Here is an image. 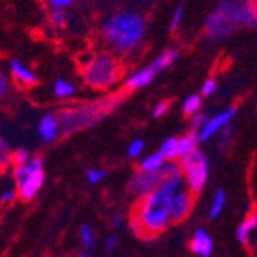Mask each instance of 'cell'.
<instances>
[{
  "label": "cell",
  "instance_id": "1",
  "mask_svg": "<svg viewBox=\"0 0 257 257\" xmlns=\"http://www.w3.org/2000/svg\"><path fill=\"white\" fill-rule=\"evenodd\" d=\"M185 185H187V182H185L184 173L166 176L162 184L155 189L153 193L141 198V202H139L132 219L133 230L137 232L141 237H146L148 241L155 239V236L162 234L173 223L171 219L173 196L180 189H185Z\"/></svg>",
  "mask_w": 257,
  "mask_h": 257
},
{
  "label": "cell",
  "instance_id": "2",
  "mask_svg": "<svg viewBox=\"0 0 257 257\" xmlns=\"http://www.w3.org/2000/svg\"><path fill=\"white\" fill-rule=\"evenodd\" d=\"M101 38L117 56L135 54L146 40V18L133 9L115 11L101 24Z\"/></svg>",
  "mask_w": 257,
  "mask_h": 257
},
{
  "label": "cell",
  "instance_id": "3",
  "mask_svg": "<svg viewBox=\"0 0 257 257\" xmlns=\"http://www.w3.org/2000/svg\"><path fill=\"white\" fill-rule=\"evenodd\" d=\"M241 27H257V6L252 0H219L205 20V33L214 40L227 38Z\"/></svg>",
  "mask_w": 257,
  "mask_h": 257
},
{
  "label": "cell",
  "instance_id": "4",
  "mask_svg": "<svg viewBox=\"0 0 257 257\" xmlns=\"http://www.w3.org/2000/svg\"><path fill=\"white\" fill-rule=\"evenodd\" d=\"M122 103H124V94L115 92V94L106 95V97L99 99V101L65 108V110H61L58 113L61 122V133L69 135V133H76L79 130L90 128L95 122L103 120L110 111L117 110Z\"/></svg>",
  "mask_w": 257,
  "mask_h": 257
},
{
  "label": "cell",
  "instance_id": "5",
  "mask_svg": "<svg viewBox=\"0 0 257 257\" xmlns=\"http://www.w3.org/2000/svg\"><path fill=\"white\" fill-rule=\"evenodd\" d=\"M83 81L94 90H110L119 81L122 67L115 52H97L92 54L88 63L83 65Z\"/></svg>",
  "mask_w": 257,
  "mask_h": 257
},
{
  "label": "cell",
  "instance_id": "6",
  "mask_svg": "<svg viewBox=\"0 0 257 257\" xmlns=\"http://www.w3.org/2000/svg\"><path fill=\"white\" fill-rule=\"evenodd\" d=\"M13 178L18 185V194L22 202H31L40 193L45 182L42 157H31L27 162L13 166Z\"/></svg>",
  "mask_w": 257,
  "mask_h": 257
},
{
  "label": "cell",
  "instance_id": "7",
  "mask_svg": "<svg viewBox=\"0 0 257 257\" xmlns=\"http://www.w3.org/2000/svg\"><path fill=\"white\" fill-rule=\"evenodd\" d=\"M178 56H180L178 49H167V51H164L162 54L157 56L150 65H146V67H142V69L130 74V77L124 83V88L126 90H139V88L148 86L164 69H167L169 65L175 63V61L178 60Z\"/></svg>",
  "mask_w": 257,
  "mask_h": 257
},
{
  "label": "cell",
  "instance_id": "8",
  "mask_svg": "<svg viewBox=\"0 0 257 257\" xmlns=\"http://www.w3.org/2000/svg\"><path fill=\"white\" fill-rule=\"evenodd\" d=\"M180 164L182 173H184L185 182H187V187L194 194H198L205 187L207 180H209V160H207V155L202 150H196L193 153L182 157Z\"/></svg>",
  "mask_w": 257,
  "mask_h": 257
},
{
  "label": "cell",
  "instance_id": "9",
  "mask_svg": "<svg viewBox=\"0 0 257 257\" xmlns=\"http://www.w3.org/2000/svg\"><path fill=\"white\" fill-rule=\"evenodd\" d=\"M164 178H166V176H164L162 171H141V169H139V171L130 178L128 193L141 200V198L153 193L155 189L164 182Z\"/></svg>",
  "mask_w": 257,
  "mask_h": 257
},
{
  "label": "cell",
  "instance_id": "10",
  "mask_svg": "<svg viewBox=\"0 0 257 257\" xmlns=\"http://www.w3.org/2000/svg\"><path fill=\"white\" fill-rule=\"evenodd\" d=\"M234 115H236V108H227V110H223V111H219V113H216V115L209 117L207 124L198 132L200 142H207L212 137H216L225 126L230 124Z\"/></svg>",
  "mask_w": 257,
  "mask_h": 257
},
{
  "label": "cell",
  "instance_id": "11",
  "mask_svg": "<svg viewBox=\"0 0 257 257\" xmlns=\"http://www.w3.org/2000/svg\"><path fill=\"white\" fill-rule=\"evenodd\" d=\"M194 203V193L191 189H180L178 193L173 196L171 202V219L173 223H180L191 214Z\"/></svg>",
  "mask_w": 257,
  "mask_h": 257
},
{
  "label": "cell",
  "instance_id": "12",
  "mask_svg": "<svg viewBox=\"0 0 257 257\" xmlns=\"http://www.w3.org/2000/svg\"><path fill=\"white\" fill-rule=\"evenodd\" d=\"M36 133H38L40 141L43 144H51L56 139L60 137L61 133V122H60V115L56 113H45L42 119L38 120V126H36Z\"/></svg>",
  "mask_w": 257,
  "mask_h": 257
},
{
  "label": "cell",
  "instance_id": "13",
  "mask_svg": "<svg viewBox=\"0 0 257 257\" xmlns=\"http://www.w3.org/2000/svg\"><path fill=\"white\" fill-rule=\"evenodd\" d=\"M9 72H11V77L20 86H35L36 81H38L36 74L29 67L22 65L18 60H9Z\"/></svg>",
  "mask_w": 257,
  "mask_h": 257
},
{
  "label": "cell",
  "instance_id": "14",
  "mask_svg": "<svg viewBox=\"0 0 257 257\" xmlns=\"http://www.w3.org/2000/svg\"><path fill=\"white\" fill-rule=\"evenodd\" d=\"M191 250L200 257H209L214 250V241L209 236V232L203 230V228H198L193 234V239H191Z\"/></svg>",
  "mask_w": 257,
  "mask_h": 257
},
{
  "label": "cell",
  "instance_id": "15",
  "mask_svg": "<svg viewBox=\"0 0 257 257\" xmlns=\"http://www.w3.org/2000/svg\"><path fill=\"white\" fill-rule=\"evenodd\" d=\"M79 243H81V252H79V255L86 257L95 252L94 228H92V225H88V223H83L81 227H79Z\"/></svg>",
  "mask_w": 257,
  "mask_h": 257
},
{
  "label": "cell",
  "instance_id": "16",
  "mask_svg": "<svg viewBox=\"0 0 257 257\" xmlns=\"http://www.w3.org/2000/svg\"><path fill=\"white\" fill-rule=\"evenodd\" d=\"M253 230H257V212H250V214L244 218V221L237 227V230H236L237 241H239L241 244H248L250 234H252Z\"/></svg>",
  "mask_w": 257,
  "mask_h": 257
},
{
  "label": "cell",
  "instance_id": "17",
  "mask_svg": "<svg viewBox=\"0 0 257 257\" xmlns=\"http://www.w3.org/2000/svg\"><path fill=\"white\" fill-rule=\"evenodd\" d=\"M166 157H164L162 151H155V153H150L146 155L144 159L139 162V169L141 171H160L164 167V164H166Z\"/></svg>",
  "mask_w": 257,
  "mask_h": 257
},
{
  "label": "cell",
  "instance_id": "18",
  "mask_svg": "<svg viewBox=\"0 0 257 257\" xmlns=\"http://www.w3.org/2000/svg\"><path fill=\"white\" fill-rule=\"evenodd\" d=\"M160 151L164 153L167 160H178L180 155V137H167L160 144Z\"/></svg>",
  "mask_w": 257,
  "mask_h": 257
},
{
  "label": "cell",
  "instance_id": "19",
  "mask_svg": "<svg viewBox=\"0 0 257 257\" xmlns=\"http://www.w3.org/2000/svg\"><path fill=\"white\" fill-rule=\"evenodd\" d=\"M52 94H54L56 99H60V101L70 99L76 94V85L67 81V79H56L54 85H52Z\"/></svg>",
  "mask_w": 257,
  "mask_h": 257
},
{
  "label": "cell",
  "instance_id": "20",
  "mask_svg": "<svg viewBox=\"0 0 257 257\" xmlns=\"http://www.w3.org/2000/svg\"><path fill=\"white\" fill-rule=\"evenodd\" d=\"M198 144H202V142H200V137H198V132L191 130L189 133H185L184 137H180V155H182V157H185V155L196 151ZM182 157H180V159H182Z\"/></svg>",
  "mask_w": 257,
  "mask_h": 257
},
{
  "label": "cell",
  "instance_id": "21",
  "mask_svg": "<svg viewBox=\"0 0 257 257\" xmlns=\"http://www.w3.org/2000/svg\"><path fill=\"white\" fill-rule=\"evenodd\" d=\"M225 203H227V194L223 189H218L212 196V202H210V209H209V218L210 219H218L221 216L223 209H225Z\"/></svg>",
  "mask_w": 257,
  "mask_h": 257
},
{
  "label": "cell",
  "instance_id": "22",
  "mask_svg": "<svg viewBox=\"0 0 257 257\" xmlns=\"http://www.w3.org/2000/svg\"><path fill=\"white\" fill-rule=\"evenodd\" d=\"M47 18H49V24H51L54 29H63V27L67 26V22H69L65 8H49Z\"/></svg>",
  "mask_w": 257,
  "mask_h": 257
},
{
  "label": "cell",
  "instance_id": "23",
  "mask_svg": "<svg viewBox=\"0 0 257 257\" xmlns=\"http://www.w3.org/2000/svg\"><path fill=\"white\" fill-rule=\"evenodd\" d=\"M202 94H191L184 99V104H182V111H184L187 117H193L196 111L202 110Z\"/></svg>",
  "mask_w": 257,
  "mask_h": 257
},
{
  "label": "cell",
  "instance_id": "24",
  "mask_svg": "<svg viewBox=\"0 0 257 257\" xmlns=\"http://www.w3.org/2000/svg\"><path fill=\"white\" fill-rule=\"evenodd\" d=\"M17 198H20V194H18V185L15 182V178L9 182H4L2 184V193H0L2 203H13Z\"/></svg>",
  "mask_w": 257,
  "mask_h": 257
},
{
  "label": "cell",
  "instance_id": "25",
  "mask_svg": "<svg viewBox=\"0 0 257 257\" xmlns=\"http://www.w3.org/2000/svg\"><path fill=\"white\" fill-rule=\"evenodd\" d=\"M9 164H13V151H11V146L6 139H0V166H2V171L8 169Z\"/></svg>",
  "mask_w": 257,
  "mask_h": 257
},
{
  "label": "cell",
  "instance_id": "26",
  "mask_svg": "<svg viewBox=\"0 0 257 257\" xmlns=\"http://www.w3.org/2000/svg\"><path fill=\"white\" fill-rule=\"evenodd\" d=\"M230 142H232V128L230 124H227L216 135V146H218V150H227L230 146Z\"/></svg>",
  "mask_w": 257,
  "mask_h": 257
},
{
  "label": "cell",
  "instance_id": "27",
  "mask_svg": "<svg viewBox=\"0 0 257 257\" xmlns=\"http://www.w3.org/2000/svg\"><path fill=\"white\" fill-rule=\"evenodd\" d=\"M184 15H185V6L184 4L176 6L175 13H173L171 20H169V29H171V33H175V31L180 27L182 20H184Z\"/></svg>",
  "mask_w": 257,
  "mask_h": 257
},
{
  "label": "cell",
  "instance_id": "28",
  "mask_svg": "<svg viewBox=\"0 0 257 257\" xmlns=\"http://www.w3.org/2000/svg\"><path fill=\"white\" fill-rule=\"evenodd\" d=\"M209 113H205V111H196L193 117H191V130H194V132H200V130L203 128V126L207 124V120H209Z\"/></svg>",
  "mask_w": 257,
  "mask_h": 257
},
{
  "label": "cell",
  "instance_id": "29",
  "mask_svg": "<svg viewBox=\"0 0 257 257\" xmlns=\"http://www.w3.org/2000/svg\"><path fill=\"white\" fill-rule=\"evenodd\" d=\"M108 173L104 169H86V182L90 185H97L106 178Z\"/></svg>",
  "mask_w": 257,
  "mask_h": 257
},
{
  "label": "cell",
  "instance_id": "30",
  "mask_svg": "<svg viewBox=\"0 0 257 257\" xmlns=\"http://www.w3.org/2000/svg\"><path fill=\"white\" fill-rule=\"evenodd\" d=\"M142 151H144V141L142 139H135L128 146V157L130 159H139L142 155Z\"/></svg>",
  "mask_w": 257,
  "mask_h": 257
},
{
  "label": "cell",
  "instance_id": "31",
  "mask_svg": "<svg viewBox=\"0 0 257 257\" xmlns=\"http://www.w3.org/2000/svg\"><path fill=\"white\" fill-rule=\"evenodd\" d=\"M31 157H33V155H31L29 150H26V148H18V150L13 151V166H17V164L27 162V160H29Z\"/></svg>",
  "mask_w": 257,
  "mask_h": 257
},
{
  "label": "cell",
  "instance_id": "32",
  "mask_svg": "<svg viewBox=\"0 0 257 257\" xmlns=\"http://www.w3.org/2000/svg\"><path fill=\"white\" fill-rule=\"evenodd\" d=\"M216 88H218V83H216V79H207V81H203L202 85V90H200V94L205 95V97H209V95H212L216 92Z\"/></svg>",
  "mask_w": 257,
  "mask_h": 257
},
{
  "label": "cell",
  "instance_id": "33",
  "mask_svg": "<svg viewBox=\"0 0 257 257\" xmlns=\"http://www.w3.org/2000/svg\"><path fill=\"white\" fill-rule=\"evenodd\" d=\"M167 110H169V103H167V101H160V103L155 104V108H153V117H155V119H160V117L166 115Z\"/></svg>",
  "mask_w": 257,
  "mask_h": 257
},
{
  "label": "cell",
  "instance_id": "34",
  "mask_svg": "<svg viewBox=\"0 0 257 257\" xmlns=\"http://www.w3.org/2000/svg\"><path fill=\"white\" fill-rule=\"evenodd\" d=\"M45 4L49 6V8H70V6L76 2V0H43Z\"/></svg>",
  "mask_w": 257,
  "mask_h": 257
},
{
  "label": "cell",
  "instance_id": "35",
  "mask_svg": "<svg viewBox=\"0 0 257 257\" xmlns=\"http://www.w3.org/2000/svg\"><path fill=\"white\" fill-rule=\"evenodd\" d=\"M117 243H119V239H117L115 234H111V236L106 237V241H104V248L108 250V252H111V250H115Z\"/></svg>",
  "mask_w": 257,
  "mask_h": 257
},
{
  "label": "cell",
  "instance_id": "36",
  "mask_svg": "<svg viewBox=\"0 0 257 257\" xmlns=\"http://www.w3.org/2000/svg\"><path fill=\"white\" fill-rule=\"evenodd\" d=\"M9 90V83H8V76L6 74H0V95L4 97Z\"/></svg>",
  "mask_w": 257,
  "mask_h": 257
},
{
  "label": "cell",
  "instance_id": "37",
  "mask_svg": "<svg viewBox=\"0 0 257 257\" xmlns=\"http://www.w3.org/2000/svg\"><path fill=\"white\" fill-rule=\"evenodd\" d=\"M111 227L113 228L122 227V218H120V216H113V218H111Z\"/></svg>",
  "mask_w": 257,
  "mask_h": 257
},
{
  "label": "cell",
  "instance_id": "38",
  "mask_svg": "<svg viewBox=\"0 0 257 257\" xmlns=\"http://www.w3.org/2000/svg\"><path fill=\"white\" fill-rule=\"evenodd\" d=\"M252 2H253V4H255V6H257V0H252Z\"/></svg>",
  "mask_w": 257,
  "mask_h": 257
},
{
  "label": "cell",
  "instance_id": "39",
  "mask_svg": "<svg viewBox=\"0 0 257 257\" xmlns=\"http://www.w3.org/2000/svg\"><path fill=\"white\" fill-rule=\"evenodd\" d=\"M132 2H141V0H132Z\"/></svg>",
  "mask_w": 257,
  "mask_h": 257
}]
</instances>
